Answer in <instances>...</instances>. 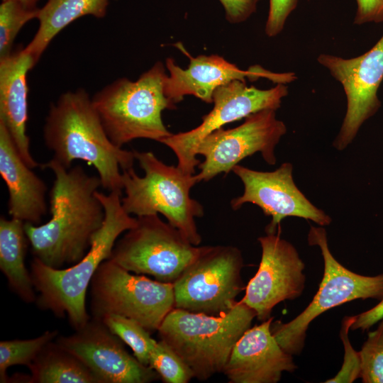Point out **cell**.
<instances>
[{
  "mask_svg": "<svg viewBox=\"0 0 383 383\" xmlns=\"http://www.w3.org/2000/svg\"><path fill=\"white\" fill-rule=\"evenodd\" d=\"M355 321V316H345L341 323L340 337L344 348L343 365L337 374L325 381V383H352L360 378V357L359 352L353 348L348 332Z\"/></svg>",
  "mask_w": 383,
  "mask_h": 383,
  "instance_id": "f1b7e54d",
  "label": "cell"
},
{
  "mask_svg": "<svg viewBox=\"0 0 383 383\" xmlns=\"http://www.w3.org/2000/svg\"><path fill=\"white\" fill-rule=\"evenodd\" d=\"M292 165L284 162L276 170L262 172L237 165L233 172L244 186L243 194L231 201L233 210L251 203L259 206L265 216H271L267 234L277 233L279 223L287 216L311 220L320 226H328L331 218L316 207L298 189L292 177Z\"/></svg>",
  "mask_w": 383,
  "mask_h": 383,
  "instance_id": "5bb4252c",
  "label": "cell"
},
{
  "mask_svg": "<svg viewBox=\"0 0 383 383\" xmlns=\"http://www.w3.org/2000/svg\"><path fill=\"white\" fill-rule=\"evenodd\" d=\"M201 248L158 214H151L137 216L136 226L116 241L108 260L131 272L173 284Z\"/></svg>",
  "mask_w": 383,
  "mask_h": 383,
  "instance_id": "30bf717a",
  "label": "cell"
},
{
  "mask_svg": "<svg viewBox=\"0 0 383 383\" xmlns=\"http://www.w3.org/2000/svg\"><path fill=\"white\" fill-rule=\"evenodd\" d=\"M256 316L241 301L219 316L174 308L157 332L189 367L194 378L205 381L223 372L233 346Z\"/></svg>",
  "mask_w": 383,
  "mask_h": 383,
  "instance_id": "277c9868",
  "label": "cell"
},
{
  "mask_svg": "<svg viewBox=\"0 0 383 383\" xmlns=\"http://www.w3.org/2000/svg\"><path fill=\"white\" fill-rule=\"evenodd\" d=\"M93 318L109 314L122 316L140 323L149 332L158 330L174 308L172 283L134 275L110 260L98 267L90 284Z\"/></svg>",
  "mask_w": 383,
  "mask_h": 383,
  "instance_id": "ba28073f",
  "label": "cell"
},
{
  "mask_svg": "<svg viewBox=\"0 0 383 383\" xmlns=\"http://www.w3.org/2000/svg\"><path fill=\"white\" fill-rule=\"evenodd\" d=\"M100 321L131 348L140 363L149 366L150 354L157 343L150 332L136 321L119 315L109 314Z\"/></svg>",
  "mask_w": 383,
  "mask_h": 383,
  "instance_id": "d4e9b609",
  "label": "cell"
},
{
  "mask_svg": "<svg viewBox=\"0 0 383 383\" xmlns=\"http://www.w3.org/2000/svg\"><path fill=\"white\" fill-rule=\"evenodd\" d=\"M223 5L226 18L231 23L246 21L255 12L260 0H219Z\"/></svg>",
  "mask_w": 383,
  "mask_h": 383,
  "instance_id": "4dcf8cb0",
  "label": "cell"
},
{
  "mask_svg": "<svg viewBox=\"0 0 383 383\" xmlns=\"http://www.w3.org/2000/svg\"><path fill=\"white\" fill-rule=\"evenodd\" d=\"M109 0H48L40 9L39 27L33 38L23 48L35 65L52 40L65 27L79 18L91 15L104 18Z\"/></svg>",
  "mask_w": 383,
  "mask_h": 383,
  "instance_id": "44dd1931",
  "label": "cell"
},
{
  "mask_svg": "<svg viewBox=\"0 0 383 383\" xmlns=\"http://www.w3.org/2000/svg\"><path fill=\"white\" fill-rule=\"evenodd\" d=\"M157 62L136 81L119 78L97 91L91 98L94 107L111 141L117 147L138 138L160 142L171 135L162 113L173 109L164 93L167 74Z\"/></svg>",
  "mask_w": 383,
  "mask_h": 383,
  "instance_id": "5b68a950",
  "label": "cell"
},
{
  "mask_svg": "<svg viewBox=\"0 0 383 383\" xmlns=\"http://www.w3.org/2000/svg\"><path fill=\"white\" fill-rule=\"evenodd\" d=\"M286 133L285 124L277 118L273 109L252 113L235 128L215 130L197 146V155L204 157L195 174L197 182L210 181L221 173L228 174L241 160L256 152H260L267 164L275 165L274 149Z\"/></svg>",
  "mask_w": 383,
  "mask_h": 383,
  "instance_id": "7c38bea8",
  "label": "cell"
},
{
  "mask_svg": "<svg viewBox=\"0 0 383 383\" xmlns=\"http://www.w3.org/2000/svg\"><path fill=\"white\" fill-rule=\"evenodd\" d=\"M0 174L8 190V213L15 218L38 225L47 213L48 187L20 156L11 137L0 122Z\"/></svg>",
  "mask_w": 383,
  "mask_h": 383,
  "instance_id": "d6986e66",
  "label": "cell"
},
{
  "mask_svg": "<svg viewBox=\"0 0 383 383\" xmlns=\"http://www.w3.org/2000/svg\"><path fill=\"white\" fill-rule=\"evenodd\" d=\"M29 383H101L100 379L79 358L51 341L28 367Z\"/></svg>",
  "mask_w": 383,
  "mask_h": 383,
  "instance_id": "603a6c76",
  "label": "cell"
},
{
  "mask_svg": "<svg viewBox=\"0 0 383 383\" xmlns=\"http://www.w3.org/2000/svg\"><path fill=\"white\" fill-rule=\"evenodd\" d=\"M188 56L189 64L185 70L168 57L165 65L169 71L164 82V93L175 106L187 95H193L206 103H212L213 93L216 88L233 80L246 82L266 78L276 84H289L296 79L294 72L276 73L260 65L250 66L247 70H240L217 55H201L194 57L183 47H179Z\"/></svg>",
  "mask_w": 383,
  "mask_h": 383,
  "instance_id": "e0dca14e",
  "label": "cell"
},
{
  "mask_svg": "<svg viewBox=\"0 0 383 383\" xmlns=\"http://www.w3.org/2000/svg\"><path fill=\"white\" fill-rule=\"evenodd\" d=\"M96 196L102 204L105 218L101 228L93 235L89 250L78 262L65 268H53L34 257L30 264V276L38 293L36 304L58 317L67 316L77 331L90 320L86 309V295L99 265L109 259L118 238L135 227L133 218L123 208L121 194L99 191Z\"/></svg>",
  "mask_w": 383,
  "mask_h": 383,
  "instance_id": "3957f363",
  "label": "cell"
},
{
  "mask_svg": "<svg viewBox=\"0 0 383 383\" xmlns=\"http://www.w3.org/2000/svg\"><path fill=\"white\" fill-rule=\"evenodd\" d=\"M273 317L248 329L233 348L223 373L231 383H277L297 368L271 331Z\"/></svg>",
  "mask_w": 383,
  "mask_h": 383,
  "instance_id": "ac0fdd59",
  "label": "cell"
},
{
  "mask_svg": "<svg viewBox=\"0 0 383 383\" xmlns=\"http://www.w3.org/2000/svg\"><path fill=\"white\" fill-rule=\"evenodd\" d=\"M149 366L165 383H187L194 378L189 367L162 340L157 341L151 350Z\"/></svg>",
  "mask_w": 383,
  "mask_h": 383,
  "instance_id": "4316f807",
  "label": "cell"
},
{
  "mask_svg": "<svg viewBox=\"0 0 383 383\" xmlns=\"http://www.w3.org/2000/svg\"><path fill=\"white\" fill-rule=\"evenodd\" d=\"M35 66L23 48L0 59V122L8 130L16 148L28 166H40L30 150L27 134L28 84L27 73Z\"/></svg>",
  "mask_w": 383,
  "mask_h": 383,
  "instance_id": "ffe728a7",
  "label": "cell"
},
{
  "mask_svg": "<svg viewBox=\"0 0 383 383\" xmlns=\"http://www.w3.org/2000/svg\"><path fill=\"white\" fill-rule=\"evenodd\" d=\"M257 240L262 249L261 260L240 301L252 309L262 322L271 317L277 304L301 295L306 276L305 265L296 249L279 233L267 234Z\"/></svg>",
  "mask_w": 383,
  "mask_h": 383,
  "instance_id": "9a60e30c",
  "label": "cell"
},
{
  "mask_svg": "<svg viewBox=\"0 0 383 383\" xmlns=\"http://www.w3.org/2000/svg\"><path fill=\"white\" fill-rule=\"evenodd\" d=\"M6 1V0H2ZM22 3L23 4L28 7H37L36 4L39 0H14Z\"/></svg>",
  "mask_w": 383,
  "mask_h": 383,
  "instance_id": "836d02e7",
  "label": "cell"
},
{
  "mask_svg": "<svg viewBox=\"0 0 383 383\" xmlns=\"http://www.w3.org/2000/svg\"><path fill=\"white\" fill-rule=\"evenodd\" d=\"M382 318L383 299L370 309L355 316V321L351 326L350 330L367 331Z\"/></svg>",
  "mask_w": 383,
  "mask_h": 383,
  "instance_id": "d6a6232c",
  "label": "cell"
},
{
  "mask_svg": "<svg viewBox=\"0 0 383 383\" xmlns=\"http://www.w3.org/2000/svg\"><path fill=\"white\" fill-rule=\"evenodd\" d=\"M25 223L19 219L0 218V269L9 288L24 302L36 301L30 273L25 265L29 243Z\"/></svg>",
  "mask_w": 383,
  "mask_h": 383,
  "instance_id": "7402d4cb",
  "label": "cell"
},
{
  "mask_svg": "<svg viewBox=\"0 0 383 383\" xmlns=\"http://www.w3.org/2000/svg\"><path fill=\"white\" fill-rule=\"evenodd\" d=\"M39 11L38 7H28L17 1H2L0 5V59L12 53L17 34L27 22L38 18Z\"/></svg>",
  "mask_w": 383,
  "mask_h": 383,
  "instance_id": "484cf974",
  "label": "cell"
},
{
  "mask_svg": "<svg viewBox=\"0 0 383 383\" xmlns=\"http://www.w3.org/2000/svg\"><path fill=\"white\" fill-rule=\"evenodd\" d=\"M288 94V87L284 84H277L269 89H260L254 86L248 87L246 82L231 81L215 89L212 96L213 107L202 117L198 126L186 132L172 133L160 143L174 152L179 168L194 174L201 162L196 157V148L204 137L226 124L261 110L277 111Z\"/></svg>",
  "mask_w": 383,
  "mask_h": 383,
  "instance_id": "8fae6325",
  "label": "cell"
},
{
  "mask_svg": "<svg viewBox=\"0 0 383 383\" xmlns=\"http://www.w3.org/2000/svg\"><path fill=\"white\" fill-rule=\"evenodd\" d=\"M133 152L144 176H138L134 168L122 171L124 209L137 216L160 213L192 244L198 245L201 236L195 218L203 216L204 208L190 196L191 189L198 183L195 174L166 165L152 152Z\"/></svg>",
  "mask_w": 383,
  "mask_h": 383,
  "instance_id": "8992f818",
  "label": "cell"
},
{
  "mask_svg": "<svg viewBox=\"0 0 383 383\" xmlns=\"http://www.w3.org/2000/svg\"><path fill=\"white\" fill-rule=\"evenodd\" d=\"M308 243L319 247L323 259V276L318 290L307 307L294 318L287 323L277 321L271 324L272 333L279 345L292 355L301 353L309 324L321 313L356 299H383V273L365 276L342 265L330 251L323 226L310 227Z\"/></svg>",
  "mask_w": 383,
  "mask_h": 383,
  "instance_id": "52a82bcc",
  "label": "cell"
},
{
  "mask_svg": "<svg viewBox=\"0 0 383 383\" xmlns=\"http://www.w3.org/2000/svg\"><path fill=\"white\" fill-rule=\"evenodd\" d=\"M317 61L342 85L346 96V113L333 142V147L342 150L381 107L377 94L383 80V35L370 50L357 57L345 59L323 53Z\"/></svg>",
  "mask_w": 383,
  "mask_h": 383,
  "instance_id": "4fadbf2b",
  "label": "cell"
},
{
  "mask_svg": "<svg viewBox=\"0 0 383 383\" xmlns=\"http://www.w3.org/2000/svg\"><path fill=\"white\" fill-rule=\"evenodd\" d=\"M58 331H46L31 339L9 340L0 342V382H9L6 370L13 365L28 367L50 342L58 335Z\"/></svg>",
  "mask_w": 383,
  "mask_h": 383,
  "instance_id": "cb8c5ba5",
  "label": "cell"
},
{
  "mask_svg": "<svg viewBox=\"0 0 383 383\" xmlns=\"http://www.w3.org/2000/svg\"><path fill=\"white\" fill-rule=\"evenodd\" d=\"M243 257L232 245L202 246L173 283L174 308L219 316L230 311L245 289Z\"/></svg>",
  "mask_w": 383,
  "mask_h": 383,
  "instance_id": "9c48e42d",
  "label": "cell"
},
{
  "mask_svg": "<svg viewBox=\"0 0 383 383\" xmlns=\"http://www.w3.org/2000/svg\"><path fill=\"white\" fill-rule=\"evenodd\" d=\"M359 353L362 382L383 383V318L376 330L368 333Z\"/></svg>",
  "mask_w": 383,
  "mask_h": 383,
  "instance_id": "83f0119b",
  "label": "cell"
},
{
  "mask_svg": "<svg viewBox=\"0 0 383 383\" xmlns=\"http://www.w3.org/2000/svg\"><path fill=\"white\" fill-rule=\"evenodd\" d=\"M57 343L79 358L101 383H148L159 379L150 366L140 363L125 349L123 341L104 323L92 318Z\"/></svg>",
  "mask_w": 383,
  "mask_h": 383,
  "instance_id": "2e32d148",
  "label": "cell"
},
{
  "mask_svg": "<svg viewBox=\"0 0 383 383\" xmlns=\"http://www.w3.org/2000/svg\"><path fill=\"white\" fill-rule=\"evenodd\" d=\"M357 10L354 24L383 21V0H356Z\"/></svg>",
  "mask_w": 383,
  "mask_h": 383,
  "instance_id": "1f68e13d",
  "label": "cell"
},
{
  "mask_svg": "<svg viewBox=\"0 0 383 383\" xmlns=\"http://www.w3.org/2000/svg\"><path fill=\"white\" fill-rule=\"evenodd\" d=\"M43 133L53 160L67 169L83 160L94 167L104 189L122 194L121 170L133 168L134 152L111 141L84 89L63 93L50 106Z\"/></svg>",
  "mask_w": 383,
  "mask_h": 383,
  "instance_id": "7a4b0ae2",
  "label": "cell"
},
{
  "mask_svg": "<svg viewBox=\"0 0 383 383\" xmlns=\"http://www.w3.org/2000/svg\"><path fill=\"white\" fill-rule=\"evenodd\" d=\"M299 0H270V9L265 24V34L273 38L284 29L290 13L296 8Z\"/></svg>",
  "mask_w": 383,
  "mask_h": 383,
  "instance_id": "f546056e",
  "label": "cell"
},
{
  "mask_svg": "<svg viewBox=\"0 0 383 383\" xmlns=\"http://www.w3.org/2000/svg\"><path fill=\"white\" fill-rule=\"evenodd\" d=\"M40 167L55 175L50 192L51 218L42 225L25 223V231L35 257L49 267L63 268L84 257L103 224L105 211L96 196L101 182L81 165L67 169L52 158Z\"/></svg>",
  "mask_w": 383,
  "mask_h": 383,
  "instance_id": "6da1fadb",
  "label": "cell"
}]
</instances>
